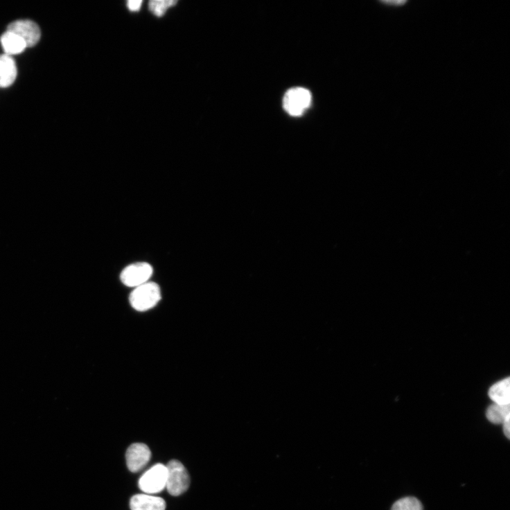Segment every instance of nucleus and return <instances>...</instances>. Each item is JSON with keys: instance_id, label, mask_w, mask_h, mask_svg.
<instances>
[{"instance_id": "obj_1", "label": "nucleus", "mask_w": 510, "mask_h": 510, "mask_svg": "<svg viewBox=\"0 0 510 510\" xmlns=\"http://www.w3.org/2000/svg\"><path fill=\"white\" fill-rule=\"evenodd\" d=\"M161 299V288L156 283L150 281L137 287L130 297L132 306L141 312L152 308Z\"/></svg>"}, {"instance_id": "obj_2", "label": "nucleus", "mask_w": 510, "mask_h": 510, "mask_svg": "<svg viewBox=\"0 0 510 510\" xmlns=\"http://www.w3.org/2000/svg\"><path fill=\"white\" fill-rule=\"evenodd\" d=\"M168 477L166 488L173 496H179L186 492L190 485L188 473L182 463L170 461L167 465Z\"/></svg>"}, {"instance_id": "obj_3", "label": "nucleus", "mask_w": 510, "mask_h": 510, "mask_svg": "<svg viewBox=\"0 0 510 510\" xmlns=\"http://www.w3.org/2000/svg\"><path fill=\"white\" fill-rule=\"evenodd\" d=\"M310 92L303 87H296L287 91L283 98L285 111L293 116H301L310 106Z\"/></svg>"}, {"instance_id": "obj_4", "label": "nucleus", "mask_w": 510, "mask_h": 510, "mask_svg": "<svg viewBox=\"0 0 510 510\" xmlns=\"http://www.w3.org/2000/svg\"><path fill=\"white\" fill-rule=\"evenodd\" d=\"M167 477V467L161 464H156L140 478L139 488L144 493L149 494L161 492L166 488Z\"/></svg>"}, {"instance_id": "obj_5", "label": "nucleus", "mask_w": 510, "mask_h": 510, "mask_svg": "<svg viewBox=\"0 0 510 510\" xmlns=\"http://www.w3.org/2000/svg\"><path fill=\"white\" fill-rule=\"evenodd\" d=\"M153 273L152 267L146 263H138L125 267L120 278L122 283L129 287H137L149 281Z\"/></svg>"}, {"instance_id": "obj_6", "label": "nucleus", "mask_w": 510, "mask_h": 510, "mask_svg": "<svg viewBox=\"0 0 510 510\" xmlns=\"http://www.w3.org/2000/svg\"><path fill=\"white\" fill-rule=\"evenodd\" d=\"M8 30L22 39L27 47L35 46L41 39L40 28L30 20L15 21L8 26Z\"/></svg>"}, {"instance_id": "obj_7", "label": "nucleus", "mask_w": 510, "mask_h": 510, "mask_svg": "<svg viewBox=\"0 0 510 510\" xmlns=\"http://www.w3.org/2000/svg\"><path fill=\"white\" fill-rule=\"evenodd\" d=\"M125 457L128 468L132 472L137 473L149 462L151 452L147 445L137 443L130 446L126 452Z\"/></svg>"}, {"instance_id": "obj_8", "label": "nucleus", "mask_w": 510, "mask_h": 510, "mask_svg": "<svg viewBox=\"0 0 510 510\" xmlns=\"http://www.w3.org/2000/svg\"><path fill=\"white\" fill-rule=\"evenodd\" d=\"M17 69L15 60L10 55H0V87H8L16 80Z\"/></svg>"}, {"instance_id": "obj_9", "label": "nucleus", "mask_w": 510, "mask_h": 510, "mask_svg": "<svg viewBox=\"0 0 510 510\" xmlns=\"http://www.w3.org/2000/svg\"><path fill=\"white\" fill-rule=\"evenodd\" d=\"M130 507L132 510H166V502L161 498L139 494L132 497Z\"/></svg>"}, {"instance_id": "obj_10", "label": "nucleus", "mask_w": 510, "mask_h": 510, "mask_svg": "<svg viewBox=\"0 0 510 510\" xmlns=\"http://www.w3.org/2000/svg\"><path fill=\"white\" fill-rule=\"evenodd\" d=\"M489 396L493 403L500 405H509L510 378L502 379L493 385L489 389Z\"/></svg>"}, {"instance_id": "obj_11", "label": "nucleus", "mask_w": 510, "mask_h": 510, "mask_svg": "<svg viewBox=\"0 0 510 510\" xmlns=\"http://www.w3.org/2000/svg\"><path fill=\"white\" fill-rule=\"evenodd\" d=\"M1 44L6 54L10 56L22 53L27 47L22 39L9 30L2 36Z\"/></svg>"}, {"instance_id": "obj_12", "label": "nucleus", "mask_w": 510, "mask_h": 510, "mask_svg": "<svg viewBox=\"0 0 510 510\" xmlns=\"http://www.w3.org/2000/svg\"><path fill=\"white\" fill-rule=\"evenodd\" d=\"M510 417L509 405H491L486 411V418L495 425L502 424L506 419Z\"/></svg>"}, {"instance_id": "obj_13", "label": "nucleus", "mask_w": 510, "mask_h": 510, "mask_svg": "<svg viewBox=\"0 0 510 510\" xmlns=\"http://www.w3.org/2000/svg\"><path fill=\"white\" fill-rule=\"evenodd\" d=\"M392 510H423L421 502L412 497L400 499L394 503Z\"/></svg>"}, {"instance_id": "obj_14", "label": "nucleus", "mask_w": 510, "mask_h": 510, "mask_svg": "<svg viewBox=\"0 0 510 510\" xmlns=\"http://www.w3.org/2000/svg\"><path fill=\"white\" fill-rule=\"evenodd\" d=\"M177 4L174 0H152L149 3L150 10L157 17H162L166 10Z\"/></svg>"}, {"instance_id": "obj_15", "label": "nucleus", "mask_w": 510, "mask_h": 510, "mask_svg": "<svg viewBox=\"0 0 510 510\" xmlns=\"http://www.w3.org/2000/svg\"><path fill=\"white\" fill-rule=\"evenodd\" d=\"M142 3L143 1H141V0H130V1L128 2L127 6L130 10L135 12L140 10Z\"/></svg>"}, {"instance_id": "obj_16", "label": "nucleus", "mask_w": 510, "mask_h": 510, "mask_svg": "<svg viewBox=\"0 0 510 510\" xmlns=\"http://www.w3.org/2000/svg\"><path fill=\"white\" fill-rule=\"evenodd\" d=\"M503 432L505 437L509 439L510 438V417L505 419L502 423Z\"/></svg>"}]
</instances>
